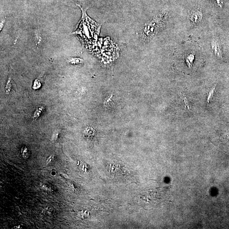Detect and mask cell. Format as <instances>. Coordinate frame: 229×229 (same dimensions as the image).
<instances>
[{"label": "cell", "mask_w": 229, "mask_h": 229, "mask_svg": "<svg viewBox=\"0 0 229 229\" xmlns=\"http://www.w3.org/2000/svg\"><path fill=\"white\" fill-rule=\"evenodd\" d=\"M69 61L72 64H77V63H81L83 62V60L82 59H79V58H72V59L69 60Z\"/></svg>", "instance_id": "obj_6"}, {"label": "cell", "mask_w": 229, "mask_h": 229, "mask_svg": "<svg viewBox=\"0 0 229 229\" xmlns=\"http://www.w3.org/2000/svg\"><path fill=\"white\" fill-rule=\"evenodd\" d=\"M216 88V85H214V86L211 88L208 93V97H207V102H210V101L212 100V98H214V95L215 91V89Z\"/></svg>", "instance_id": "obj_3"}, {"label": "cell", "mask_w": 229, "mask_h": 229, "mask_svg": "<svg viewBox=\"0 0 229 229\" xmlns=\"http://www.w3.org/2000/svg\"><path fill=\"white\" fill-rule=\"evenodd\" d=\"M41 86V83H40V81L38 80H35L34 83V85H33V88L34 89L37 90Z\"/></svg>", "instance_id": "obj_7"}, {"label": "cell", "mask_w": 229, "mask_h": 229, "mask_svg": "<svg viewBox=\"0 0 229 229\" xmlns=\"http://www.w3.org/2000/svg\"><path fill=\"white\" fill-rule=\"evenodd\" d=\"M58 135H59V133H58V132L54 133L52 136L53 140H57V137H58Z\"/></svg>", "instance_id": "obj_9"}, {"label": "cell", "mask_w": 229, "mask_h": 229, "mask_svg": "<svg viewBox=\"0 0 229 229\" xmlns=\"http://www.w3.org/2000/svg\"><path fill=\"white\" fill-rule=\"evenodd\" d=\"M212 48L216 57L219 58H222V52L221 47L218 42L216 40H213L212 42Z\"/></svg>", "instance_id": "obj_1"}, {"label": "cell", "mask_w": 229, "mask_h": 229, "mask_svg": "<svg viewBox=\"0 0 229 229\" xmlns=\"http://www.w3.org/2000/svg\"><path fill=\"white\" fill-rule=\"evenodd\" d=\"M43 109H44V108H43V106H41V107H40L37 110L35 111L34 115H33V119L37 120L39 118V117L40 116V114H41L42 111H43Z\"/></svg>", "instance_id": "obj_5"}, {"label": "cell", "mask_w": 229, "mask_h": 229, "mask_svg": "<svg viewBox=\"0 0 229 229\" xmlns=\"http://www.w3.org/2000/svg\"><path fill=\"white\" fill-rule=\"evenodd\" d=\"M202 15L200 11H196L193 12L190 16V19L194 23H197L201 21Z\"/></svg>", "instance_id": "obj_2"}, {"label": "cell", "mask_w": 229, "mask_h": 229, "mask_svg": "<svg viewBox=\"0 0 229 229\" xmlns=\"http://www.w3.org/2000/svg\"><path fill=\"white\" fill-rule=\"evenodd\" d=\"M10 87H11V84H10V81L8 80L7 84L6 85V92H8V93H9V91L10 90Z\"/></svg>", "instance_id": "obj_8"}, {"label": "cell", "mask_w": 229, "mask_h": 229, "mask_svg": "<svg viewBox=\"0 0 229 229\" xmlns=\"http://www.w3.org/2000/svg\"><path fill=\"white\" fill-rule=\"evenodd\" d=\"M180 96H181V98L183 99L184 101V102L185 103V107L189 110L190 109V104H189V102H188V99H187V97L186 96L185 94L184 93V92H180Z\"/></svg>", "instance_id": "obj_4"}]
</instances>
